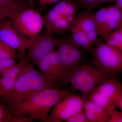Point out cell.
<instances>
[{"mask_svg": "<svg viewBox=\"0 0 122 122\" xmlns=\"http://www.w3.org/2000/svg\"><path fill=\"white\" fill-rule=\"evenodd\" d=\"M70 90L51 87L36 93L29 98L9 105V110L16 114L25 116L32 120L52 122L48 113L52 107L69 94Z\"/></svg>", "mask_w": 122, "mask_h": 122, "instance_id": "cell-1", "label": "cell"}, {"mask_svg": "<svg viewBox=\"0 0 122 122\" xmlns=\"http://www.w3.org/2000/svg\"><path fill=\"white\" fill-rule=\"evenodd\" d=\"M59 86L57 83L46 78L30 62L24 67L11 91L1 98L9 106L29 98L42 91Z\"/></svg>", "mask_w": 122, "mask_h": 122, "instance_id": "cell-2", "label": "cell"}, {"mask_svg": "<svg viewBox=\"0 0 122 122\" xmlns=\"http://www.w3.org/2000/svg\"><path fill=\"white\" fill-rule=\"evenodd\" d=\"M79 8L73 0H60L44 15L46 28L55 36L67 34L74 25Z\"/></svg>", "mask_w": 122, "mask_h": 122, "instance_id": "cell-3", "label": "cell"}, {"mask_svg": "<svg viewBox=\"0 0 122 122\" xmlns=\"http://www.w3.org/2000/svg\"><path fill=\"white\" fill-rule=\"evenodd\" d=\"M111 75L96 66L81 65L71 72L69 83L72 89L81 92L84 98Z\"/></svg>", "mask_w": 122, "mask_h": 122, "instance_id": "cell-4", "label": "cell"}, {"mask_svg": "<svg viewBox=\"0 0 122 122\" xmlns=\"http://www.w3.org/2000/svg\"><path fill=\"white\" fill-rule=\"evenodd\" d=\"M10 19L19 32L30 40L41 34L45 25L41 11L33 8L15 14Z\"/></svg>", "mask_w": 122, "mask_h": 122, "instance_id": "cell-5", "label": "cell"}, {"mask_svg": "<svg viewBox=\"0 0 122 122\" xmlns=\"http://www.w3.org/2000/svg\"><path fill=\"white\" fill-rule=\"evenodd\" d=\"M94 50L95 66L110 74L122 71V52L100 39Z\"/></svg>", "mask_w": 122, "mask_h": 122, "instance_id": "cell-6", "label": "cell"}, {"mask_svg": "<svg viewBox=\"0 0 122 122\" xmlns=\"http://www.w3.org/2000/svg\"><path fill=\"white\" fill-rule=\"evenodd\" d=\"M30 40L26 55L30 63L34 65H37L40 61L57 48V38L46 28L37 36Z\"/></svg>", "mask_w": 122, "mask_h": 122, "instance_id": "cell-7", "label": "cell"}, {"mask_svg": "<svg viewBox=\"0 0 122 122\" xmlns=\"http://www.w3.org/2000/svg\"><path fill=\"white\" fill-rule=\"evenodd\" d=\"M82 97L71 93L57 103L49 115L52 122L66 121L83 110L84 100Z\"/></svg>", "mask_w": 122, "mask_h": 122, "instance_id": "cell-8", "label": "cell"}, {"mask_svg": "<svg viewBox=\"0 0 122 122\" xmlns=\"http://www.w3.org/2000/svg\"><path fill=\"white\" fill-rule=\"evenodd\" d=\"M0 40L21 55L26 54L30 41L19 32L9 18L0 20Z\"/></svg>", "mask_w": 122, "mask_h": 122, "instance_id": "cell-9", "label": "cell"}, {"mask_svg": "<svg viewBox=\"0 0 122 122\" xmlns=\"http://www.w3.org/2000/svg\"><path fill=\"white\" fill-rule=\"evenodd\" d=\"M37 66L39 72L48 80L57 83L59 86L66 85L61 64L56 49L40 61Z\"/></svg>", "mask_w": 122, "mask_h": 122, "instance_id": "cell-10", "label": "cell"}, {"mask_svg": "<svg viewBox=\"0 0 122 122\" xmlns=\"http://www.w3.org/2000/svg\"><path fill=\"white\" fill-rule=\"evenodd\" d=\"M17 58L19 60L18 63L0 79V97H1L11 91L24 67L30 62L26 54L21 55L18 53Z\"/></svg>", "mask_w": 122, "mask_h": 122, "instance_id": "cell-11", "label": "cell"}, {"mask_svg": "<svg viewBox=\"0 0 122 122\" xmlns=\"http://www.w3.org/2000/svg\"><path fill=\"white\" fill-rule=\"evenodd\" d=\"M57 52L61 61L66 85L69 83L70 76L73 69L71 57V38L64 36L57 38Z\"/></svg>", "mask_w": 122, "mask_h": 122, "instance_id": "cell-12", "label": "cell"}, {"mask_svg": "<svg viewBox=\"0 0 122 122\" xmlns=\"http://www.w3.org/2000/svg\"><path fill=\"white\" fill-rule=\"evenodd\" d=\"M74 25L86 34L93 45L100 38L96 29L93 13L90 11H82L77 14Z\"/></svg>", "mask_w": 122, "mask_h": 122, "instance_id": "cell-13", "label": "cell"}, {"mask_svg": "<svg viewBox=\"0 0 122 122\" xmlns=\"http://www.w3.org/2000/svg\"><path fill=\"white\" fill-rule=\"evenodd\" d=\"M122 87L121 82L116 79L111 77L95 89L107 96L116 107H119Z\"/></svg>", "mask_w": 122, "mask_h": 122, "instance_id": "cell-14", "label": "cell"}, {"mask_svg": "<svg viewBox=\"0 0 122 122\" xmlns=\"http://www.w3.org/2000/svg\"><path fill=\"white\" fill-rule=\"evenodd\" d=\"M30 8L33 5L28 0H13L0 3V20L10 18L15 14Z\"/></svg>", "mask_w": 122, "mask_h": 122, "instance_id": "cell-15", "label": "cell"}, {"mask_svg": "<svg viewBox=\"0 0 122 122\" xmlns=\"http://www.w3.org/2000/svg\"><path fill=\"white\" fill-rule=\"evenodd\" d=\"M107 23L105 32V38L122 23V9L116 5L107 6Z\"/></svg>", "mask_w": 122, "mask_h": 122, "instance_id": "cell-16", "label": "cell"}, {"mask_svg": "<svg viewBox=\"0 0 122 122\" xmlns=\"http://www.w3.org/2000/svg\"><path fill=\"white\" fill-rule=\"evenodd\" d=\"M70 32L71 40L75 45L87 52L92 50L94 45L82 30L74 25Z\"/></svg>", "mask_w": 122, "mask_h": 122, "instance_id": "cell-17", "label": "cell"}, {"mask_svg": "<svg viewBox=\"0 0 122 122\" xmlns=\"http://www.w3.org/2000/svg\"><path fill=\"white\" fill-rule=\"evenodd\" d=\"M96 29L100 39L103 41L105 38V32L107 23V7H102L93 13Z\"/></svg>", "mask_w": 122, "mask_h": 122, "instance_id": "cell-18", "label": "cell"}, {"mask_svg": "<svg viewBox=\"0 0 122 122\" xmlns=\"http://www.w3.org/2000/svg\"><path fill=\"white\" fill-rule=\"evenodd\" d=\"M89 99L103 107L109 112V114L113 110L116 109V107L111 100L96 89L92 91L90 94Z\"/></svg>", "mask_w": 122, "mask_h": 122, "instance_id": "cell-19", "label": "cell"}, {"mask_svg": "<svg viewBox=\"0 0 122 122\" xmlns=\"http://www.w3.org/2000/svg\"><path fill=\"white\" fill-rule=\"evenodd\" d=\"M83 107L85 110L89 111L102 118L106 122H109L110 114L107 111L99 104L90 100H84Z\"/></svg>", "mask_w": 122, "mask_h": 122, "instance_id": "cell-20", "label": "cell"}, {"mask_svg": "<svg viewBox=\"0 0 122 122\" xmlns=\"http://www.w3.org/2000/svg\"><path fill=\"white\" fill-rule=\"evenodd\" d=\"M103 41L107 45L117 48L122 52V34L117 30L111 33Z\"/></svg>", "mask_w": 122, "mask_h": 122, "instance_id": "cell-21", "label": "cell"}, {"mask_svg": "<svg viewBox=\"0 0 122 122\" xmlns=\"http://www.w3.org/2000/svg\"><path fill=\"white\" fill-rule=\"evenodd\" d=\"M71 53L73 70L81 65L84 54L82 49L75 45L71 39Z\"/></svg>", "mask_w": 122, "mask_h": 122, "instance_id": "cell-22", "label": "cell"}, {"mask_svg": "<svg viewBox=\"0 0 122 122\" xmlns=\"http://www.w3.org/2000/svg\"><path fill=\"white\" fill-rule=\"evenodd\" d=\"M18 54L15 50L0 40V59L10 58L15 59L17 57Z\"/></svg>", "mask_w": 122, "mask_h": 122, "instance_id": "cell-23", "label": "cell"}, {"mask_svg": "<svg viewBox=\"0 0 122 122\" xmlns=\"http://www.w3.org/2000/svg\"><path fill=\"white\" fill-rule=\"evenodd\" d=\"M16 63L14 59L10 58L0 59V76H4Z\"/></svg>", "mask_w": 122, "mask_h": 122, "instance_id": "cell-24", "label": "cell"}, {"mask_svg": "<svg viewBox=\"0 0 122 122\" xmlns=\"http://www.w3.org/2000/svg\"><path fill=\"white\" fill-rule=\"evenodd\" d=\"M79 8L84 9L86 11H92L98 7L97 0H73Z\"/></svg>", "mask_w": 122, "mask_h": 122, "instance_id": "cell-25", "label": "cell"}, {"mask_svg": "<svg viewBox=\"0 0 122 122\" xmlns=\"http://www.w3.org/2000/svg\"><path fill=\"white\" fill-rule=\"evenodd\" d=\"M66 122H90L83 110L72 116Z\"/></svg>", "mask_w": 122, "mask_h": 122, "instance_id": "cell-26", "label": "cell"}, {"mask_svg": "<svg viewBox=\"0 0 122 122\" xmlns=\"http://www.w3.org/2000/svg\"><path fill=\"white\" fill-rule=\"evenodd\" d=\"M109 122H122V112H120L116 109L110 114Z\"/></svg>", "mask_w": 122, "mask_h": 122, "instance_id": "cell-27", "label": "cell"}, {"mask_svg": "<svg viewBox=\"0 0 122 122\" xmlns=\"http://www.w3.org/2000/svg\"><path fill=\"white\" fill-rule=\"evenodd\" d=\"M85 113L90 122H106L102 118L89 111L85 110Z\"/></svg>", "mask_w": 122, "mask_h": 122, "instance_id": "cell-28", "label": "cell"}, {"mask_svg": "<svg viewBox=\"0 0 122 122\" xmlns=\"http://www.w3.org/2000/svg\"><path fill=\"white\" fill-rule=\"evenodd\" d=\"M9 112L5 106L0 103V122H5Z\"/></svg>", "mask_w": 122, "mask_h": 122, "instance_id": "cell-29", "label": "cell"}, {"mask_svg": "<svg viewBox=\"0 0 122 122\" xmlns=\"http://www.w3.org/2000/svg\"><path fill=\"white\" fill-rule=\"evenodd\" d=\"M60 0H39L40 3L42 5H50L56 4Z\"/></svg>", "mask_w": 122, "mask_h": 122, "instance_id": "cell-30", "label": "cell"}, {"mask_svg": "<svg viewBox=\"0 0 122 122\" xmlns=\"http://www.w3.org/2000/svg\"><path fill=\"white\" fill-rule=\"evenodd\" d=\"M115 0H97L98 7L102 5L105 3L107 2H114Z\"/></svg>", "mask_w": 122, "mask_h": 122, "instance_id": "cell-31", "label": "cell"}, {"mask_svg": "<svg viewBox=\"0 0 122 122\" xmlns=\"http://www.w3.org/2000/svg\"><path fill=\"white\" fill-rule=\"evenodd\" d=\"M115 4L122 9V0H115Z\"/></svg>", "mask_w": 122, "mask_h": 122, "instance_id": "cell-32", "label": "cell"}, {"mask_svg": "<svg viewBox=\"0 0 122 122\" xmlns=\"http://www.w3.org/2000/svg\"><path fill=\"white\" fill-rule=\"evenodd\" d=\"M121 109L122 112V93H121V99H120V106L119 107Z\"/></svg>", "mask_w": 122, "mask_h": 122, "instance_id": "cell-33", "label": "cell"}, {"mask_svg": "<svg viewBox=\"0 0 122 122\" xmlns=\"http://www.w3.org/2000/svg\"><path fill=\"white\" fill-rule=\"evenodd\" d=\"M12 0H0V3H6Z\"/></svg>", "mask_w": 122, "mask_h": 122, "instance_id": "cell-34", "label": "cell"}, {"mask_svg": "<svg viewBox=\"0 0 122 122\" xmlns=\"http://www.w3.org/2000/svg\"><path fill=\"white\" fill-rule=\"evenodd\" d=\"M118 28L122 29V24L120 25V26H119Z\"/></svg>", "mask_w": 122, "mask_h": 122, "instance_id": "cell-35", "label": "cell"}, {"mask_svg": "<svg viewBox=\"0 0 122 122\" xmlns=\"http://www.w3.org/2000/svg\"><path fill=\"white\" fill-rule=\"evenodd\" d=\"M1 78V77H0V79Z\"/></svg>", "mask_w": 122, "mask_h": 122, "instance_id": "cell-36", "label": "cell"}]
</instances>
